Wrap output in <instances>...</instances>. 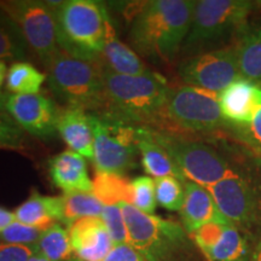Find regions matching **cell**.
<instances>
[{"instance_id":"33","label":"cell","mask_w":261,"mask_h":261,"mask_svg":"<svg viewBox=\"0 0 261 261\" xmlns=\"http://www.w3.org/2000/svg\"><path fill=\"white\" fill-rule=\"evenodd\" d=\"M42 231L37 227L28 226L15 220L4 231L0 232V242L21 246H37L40 240Z\"/></svg>"},{"instance_id":"16","label":"cell","mask_w":261,"mask_h":261,"mask_svg":"<svg viewBox=\"0 0 261 261\" xmlns=\"http://www.w3.org/2000/svg\"><path fill=\"white\" fill-rule=\"evenodd\" d=\"M73 252L80 261H104L114 248L100 218H83L68 226Z\"/></svg>"},{"instance_id":"36","label":"cell","mask_w":261,"mask_h":261,"mask_svg":"<svg viewBox=\"0 0 261 261\" xmlns=\"http://www.w3.org/2000/svg\"><path fill=\"white\" fill-rule=\"evenodd\" d=\"M104 261H149L144 255L129 244H119L114 246L113 250Z\"/></svg>"},{"instance_id":"40","label":"cell","mask_w":261,"mask_h":261,"mask_svg":"<svg viewBox=\"0 0 261 261\" xmlns=\"http://www.w3.org/2000/svg\"><path fill=\"white\" fill-rule=\"evenodd\" d=\"M6 98H8V94L3 93L0 91V113H3L5 110V106H6Z\"/></svg>"},{"instance_id":"15","label":"cell","mask_w":261,"mask_h":261,"mask_svg":"<svg viewBox=\"0 0 261 261\" xmlns=\"http://www.w3.org/2000/svg\"><path fill=\"white\" fill-rule=\"evenodd\" d=\"M221 115L228 126H247L261 110V85L238 77L218 93Z\"/></svg>"},{"instance_id":"32","label":"cell","mask_w":261,"mask_h":261,"mask_svg":"<svg viewBox=\"0 0 261 261\" xmlns=\"http://www.w3.org/2000/svg\"><path fill=\"white\" fill-rule=\"evenodd\" d=\"M0 149L15 151L25 149L24 130L5 112L0 113Z\"/></svg>"},{"instance_id":"22","label":"cell","mask_w":261,"mask_h":261,"mask_svg":"<svg viewBox=\"0 0 261 261\" xmlns=\"http://www.w3.org/2000/svg\"><path fill=\"white\" fill-rule=\"evenodd\" d=\"M99 64L106 70L119 75H142L149 71L136 51L119 40L113 23L108 28Z\"/></svg>"},{"instance_id":"38","label":"cell","mask_w":261,"mask_h":261,"mask_svg":"<svg viewBox=\"0 0 261 261\" xmlns=\"http://www.w3.org/2000/svg\"><path fill=\"white\" fill-rule=\"evenodd\" d=\"M8 69H9V68L6 67L5 61H0V87L3 86V84H4V81L6 80Z\"/></svg>"},{"instance_id":"24","label":"cell","mask_w":261,"mask_h":261,"mask_svg":"<svg viewBox=\"0 0 261 261\" xmlns=\"http://www.w3.org/2000/svg\"><path fill=\"white\" fill-rule=\"evenodd\" d=\"M92 194L104 207L132 203L130 180L125 175L96 172L92 181Z\"/></svg>"},{"instance_id":"17","label":"cell","mask_w":261,"mask_h":261,"mask_svg":"<svg viewBox=\"0 0 261 261\" xmlns=\"http://www.w3.org/2000/svg\"><path fill=\"white\" fill-rule=\"evenodd\" d=\"M185 200L180 210L182 227L189 234L214 221L227 220L215 203L210 190L194 181L187 180Z\"/></svg>"},{"instance_id":"26","label":"cell","mask_w":261,"mask_h":261,"mask_svg":"<svg viewBox=\"0 0 261 261\" xmlns=\"http://www.w3.org/2000/svg\"><path fill=\"white\" fill-rule=\"evenodd\" d=\"M29 46L15 21L0 8V61H23Z\"/></svg>"},{"instance_id":"42","label":"cell","mask_w":261,"mask_h":261,"mask_svg":"<svg viewBox=\"0 0 261 261\" xmlns=\"http://www.w3.org/2000/svg\"><path fill=\"white\" fill-rule=\"evenodd\" d=\"M256 4H257V6H260L261 8V3H256Z\"/></svg>"},{"instance_id":"14","label":"cell","mask_w":261,"mask_h":261,"mask_svg":"<svg viewBox=\"0 0 261 261\" xmlns=\"http://www.w3.org/2000/svg\"><path fill=\"white\" fill-rule=\"evenodd\" d=\"M212 261H250L252 249L240 228L228 220L214 221L191 234Z\"/></svg>"},{"instance_id":"20","label":"cell","mask_w":261,"mask_h":261,"mask_svg":"<svg viewBox=\"0 0 261 261\" xmlns=\"http://www.w3.org/2000/svg\"><path fill=\"white\" fill-rule=\"evenodd\" d=\"M57 132L71 151L93 162V133L86 110L76 107H65L60 110Z\"/></svg>"},{"instance_id":"34","label":"cell","mask_w":261,"mask_h":261,"mask_svg":"<svg viewBox=\"0 0 261 261\" xmlns=\"http://www.w3.org/2000/svg\"><path fill=\"white\" fill-rule=\"evenodd\" d=\"M230 129L233 130L241 142L261 155V110H259L249 125L240 127L230 126Z\"/></svg>"},{"instance_id":"21","label":"cell","mask_w":261,"mask_h":261,"mask_svg":"<svg viewBox=\"0 0 261 261\" xmlns=\"http://www.w3.org/2000/svg\"><path fill=\"white\" fill-rule=\"evenodd\" d=\"M15 219L28 226L45 231L63 220V202L57 196H45L33 189L29 197L16 208Z\"/></svg>"},{"instance_id":"1","label":"cell","mask_w":261,"mask_h":261,"mask_svg":"<svg viewBox=\"0 0 261 261\" xmlns=\"http://www.w3.org/2000/svg\"><path fill=\"white\" fill-rule=\"evenodd\" d=\"M195 5L192 0L143 3L130 23L132 46L150 60L172 62L190 32Z\"/></svg>"},{"instance_id":"27","label":"cell","mask_w":261,"mask_h":261,"mask_svg":"<svg viewBox=\"0 0 261 261\" xmlns=\"http://www.w3.org/2000/svg\"><path fill=\"white\" fill-rule=\"evenodd\" d=\"M63 202V220L69 226L83 218H100L104 205L92 192L70 191L61 196Z\"/></svg>"},{"instance_id":"5","label":"cell","mask_w":261,"mask_h":261,"mask_svg":"<svg viewBox=\"0 0 261 261\" xmlns=\"http://www.w3.org/2000/svg\"><path fill=\"white\" fill-rule=\"evenodd\" d=\"M96 172L123 175L137 166L138 123L109 112L89 113Z\"/></svg>"},{"instance_id":"31","label":"cell","mask_w":261,"mask_h":261,"mask_svg":"<svg viewBox=\"0 0 261 261\" xmlns=\"http://www.w3.org/2000/svg\"><path fill=\"white\" fill-rule=\"evenodd\" d=\"M100 219L106 224L114 242V246L128 244V232H127L126 221L125 218H123L121 205H106L103 208Z\"/></svg>"},{"instance_id":"11","label":"cell","mask_w":261,"mask_h":261,"mask_svg":"<svg viewBox=\"0 0 261 261\" xmlns=\"http://www.w3.org/2000/svg\"><path fill=\"white\" fill-rule=\"evenodd\" d=\"M178 74L188 86L220 93L241 77L236 45L188 57L179 64Z\"/></svg>"},{"instance_id":"8","label":"cell","mask_w":261,"mask_h":261,"mask_svg":"<svg viewBox=\"0 0 261 261\" xmlns=\"http://www.w3.org/2000/svg\"><path fill=\"white\" fill-rule=\"evenodd\" d=\"M151 128L155 139L166 149L187 180L210 189L234 171L212 146Z\"/></svg>"},{"instance_id":"39","label":"cell","mask_w":261,"mask_h":261,"mask_svg":"<svg viewBox=\"0 0 261 261\" xmlns=\"http://www.w3.org/2000/svg\"><path fill=\"white\" fill-rule=\"evenodd\" d=\"M250 261H261V241H260V243L256 246L255 249L253 250L252 259H250Z\"/></svg>"},{"instance_id":"41","label":"cell","mask_w":261,"mask_h":261,"mask_svg":"<svg viewBox=\"0 0 261 261\" xmlns=\"http://www.w3.org/2000/svg\"><path fill=\"white\" fill-rule=\"evenodd\" d=\"M28 261H50V260H48L47 257H45L44 255H42L41 253L38 252V253H35L34 255H33Z\"/></svg>"},{"instance_id":"10","label":"cell","mask_w":261,"mask_h":261,"mask_svg":"<svg viewBox=\"0 0 261 261\" xmlns=\"http://www.w3.org/2000/svg\"><path fill=\"white\" fill-rule=\"evenodd\" d=\"M0 8L14 19L28 46L48 69L62 52L57 39L54 9L47 2L38 0L0 2Z\"/></svg>"},{"instance_id":"13","label":"cell","mask_w":261,"mask_h":261,"mask_svg":"<svg viewBox=\"0 0 261 261\" xmlns=\"http://www.w3.org/2000/svg\"><path fill=\"white\" fill-rule=\"evenodd\" d=\"M5 110L29 135L50 138L57 132L60 109L45 94H8Z\"/></svg>"},{"instance_id":"29","label":"cell","mask_w":261,"mask_h":261,"mask_svg":"<svg viewBox=\"0 0 261 261\" xmlns=\"http://www.w3.org/2000/svg\"><path fill=\"white\" fill-rule=\"evenodd\" d=\"M156 201L161 207L171 212H180L185 200L184 181L175 177L155 179Z\"/></svg>"},{"instance_id":"6","label":"cell","mask_w":261,"mask_h":261,"mask_svg":"<svg viewBox=\"0 0 261 261\" xmlns=\"http://www.w3.org/2000/svg\"><path fill=\"white\" fill-rule=\"evenodd\" d=\"M255 3L248 0H200L196 2L190 32L181 48L198 51L243 34Z\"/></svg>"},{"instance_id":"9","label":"cell","mask_w":261,"mask_h":261,"mask_svg":"<svg viewBox=\"0 0 261 261\" xmlns=\"http://www.w3.org/2000/svg\"><path fill=\"white\" fill-rule=\"evenodd\" d=\"M161 122L187 132H212L226 125L218 94L188 85L169 90Z\"/></svg>"},{"instance_id":"23","label":"cell","mask_w":261,"mask_h":261,"mask_svg":"<svg viewBox=\"0 0 261 261\" xmlns=\"http://www.w3.org/2000/svg\"><path fill=\"white\" fill-rule=\"evenodd\" d=\"M236 48L241 76L261 85V28H248Z\"/></svg>"},{"instance_id":"19","label":"cell","mask_w":261,"mask_h":261,"mask_svg":"<svg viewBox=\"0 0 261 261\" xmlns=\"http://www.w3.org/2000/svg\"><path fill=\"white\" fill-rule=\"evenodd\" d=\"M137 148L140 155L142 167L149 177H154L155 179L175 177L181 181H187L166 149L155 139L151 127L138 125Z\"/></svg>"},{"instance_id":"3","label":"cell","mask_w":261,"mask_h":261,"mask_svg":"<svg viewBox=\"0 0 261 261\" xmlns=\"http://www.w3.org/2000/svg\"><path fill=\"white\" fill-rule=\"evenodd\" d=\"M54 9L61 50L71 57L99 63L112 24L107 6L96 0L47 2Z\"/></svg>"},{"instance_id":"4","label":"cell","mask_w":261,"mask_h":261,"mask_svg":"<svg viewBox=\"0 0 261 261\" xmlns=\"http://www.w3.org/2000/svg\"><path fill=\"white\" fill-rule=\"evenodd\" d=\"M48 86L58 98L90 113L106 109L103 68L97 62L83 61L62 51L48 68Z\"/></svg>"},{"instance_id":"2","label":"cell","mask_w":261,"mask_h":261,"mask_svg":"<svg viewBox=\"0 0 261 261\" xmlns=\"http://www.w3.org/2000/svg\"><path fill=\"white\" fill-rule=\"evenodd\" d=\"M103 68V67H102ZM106 109L127 121L151 127L161 120L169 86L161 74L119 75L103 68Z\"/></svg>"},{"instance_id":"37","label":"cell","mask_w":261,"mask_h":261,"mask_svg":"<svg viewBox=\"0 0 261 261\" xmlns=\"http://www.w3.org/2000/svg\"><path fill=\"white\" fill-rule=\"evenodd\" d=\"M15 214L14 212H10L4 207H0V232L4 231L10 224L14 223Z\"/></svg>"},{"instance_id":"12","label":"cell","mask_w":261,"mask_h":261,"mask_svg":"<svg viewBox=\"0 0 261 261\" xmlns=\"http://www.w3.org/2000/svg\"><path fill=\"white\" fill-rule=\"evenodd\" d=\"M208 190L221 214L237 227L250 228L261 220L260 188L248 175L233 171Z\"/></svg>"},{"instance_id":"7","label":"cell","mask_w":261,"mask_h":261,"mask_svg":"<svg viewBox=\"0 0 261 261\" xmlns=\"http://www.w3.org/2000/svg\"><path fill=\"white\" fill-rule=\"evenodd\" d=\"M128 244L149 261H168L187 243V231L177 221L143 213L129 203H121Z\"/></svg>"},{"instance_id":"18","label":"cell","mask_w":261,"mask_h":261,"mask_svg":"<svg viewBox=\"0 0 261 261\" xmlns=\"http://www.w3.org/2000/svg\"><path fill=\"white\" fill-rule=\"evenodd\" d=\"M47 166L52 182L63 192H92L86 161L77 152L65 150L48 159Z\"/></svg>"},{"instance_id":"35","label":"cell","mask_w":261,"mask_h":261,"mask_svg":"<svg viewBox=\"0 0 261 261\" xmlns=\"http://www.w3.org/2000/svg\"><path fill=\"white\" fill-rule=\"evenodd\" d=\"M37 246H21L0 242V261H28L38 253Z\"/></svg>"},{"instance_id":"25","label":"cell","mask_w":261,"mask_h":261,"mask_svg":"<svg viewBox=\"0 0 261 261\" xmlns=\"http://www.w3.org/2000/svg\"><path fill=\"white\" fill-rule=\"evenodd\" d=\"M46 79V74L41 73L29 62H14L8 69L5 87L10 94L39 93Z\"/></svg>"},{"instance_id":"30","label":"cell","mask_w":261,"mask_h":261,"mask_svg":"<svg viewBox=\"0 0 261 261\" xmlns=\"http://www.w3.org/2000/svg\"><path fill=\"white\" fill-rule=\"evenodd\" d=\"M132 190V204L143 213L154 215L158 201H156L155 180L149 175H139L130 181Z\"/></svg>"},{"instance_id":"28","label":"cell","mask_w":261,"mask_h":261,"mask_svg":"<svg viewBox=\"0 0 261 261\" xmlns=\"http://www.w3.org/2000/svg\"><path fill=\"white\" fill-rule=\"evenodd\" d=\"M38 249L50 261H80L73 252L68 230L60 224L42 231Z\"/></svg>"}]
</instances>
